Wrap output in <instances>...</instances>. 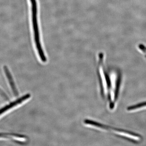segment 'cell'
Instances as JSON below:
<instances>
[{
	"label": "cell",
	"instance_id": "obj_8",
	"mask_svg": "<svg viewBox=\"0 0 146 146\" xmlns=\"http://www.w3.org/2000/svg\"><path fill=\"white\" fill-rule=\"evenodd\" d=\"M0 95H1V96H2L5 99V100H9V98L7 96V95L6 94H5V93L1 89H0Z\"/></svg>",
	"mask_w": 146,
	"mask_h": 146
},
{
	"label": "cell",
	"instance_id": "obj_3",
	"mask_svg": "<svg viewBox=\"0 0 146 146\" xmlns=\"http://www.w3.org/2000/svg\"><path fill=\"white\" fill-rule=\"evenodd\" d=\"M31 6L32 21L35 43L37 53L42 63L46 62L47 58L41 44L40 32L38 22V7L36 0H30Z\"/></svg>",
	"mask_w": 146,
	"mask_h": 146
},
{
	"label": "cell",
	"instance_id": "obj_4",
	"mask_svg": "<svg viewBox=\"0 0 146 146\" xmlns=\"http://www.w3.org/2000/svg\"><path fill=\"white\" fill-rule=\"evenodd\" d=\"M31 95L30 94H26L23 96L21 97L20 98L16 100L15 101L11 103L10 104L7 105H6L4 107L1 108V109H0V115H2L3 113H4L5 112L8 110L11 109L12 108L14 107V106L22 103V102H25V101L29 99V98H31Z\"/></svg>",
	"mask_w": 146,
	"mask_h": 146
},
{
	"label": "cell",
	"instance_id": "obj_1",
	"mask_svg": "<svg viewBox=\"0 0 146 146\" xmlns=\"http://www.w3.org/2000/svg\"><path fill=\"white\" fill-rule=\"evenodd\" d=\"M84 124L91 127L108 131L135 143H140L143 141V138L141 134L132 131L113 127L89 119L84 120Z\"/></svg>",
	"mask_w": 146,
	"mask_h": 146
},
{
	"label": "cell",
	"instance_id": "obj_2",
	"mask_svg": "<svg viewBox=\"0 0 146 146\" xmlns=\"http://www.w3.org/2000/svg\"><path fill=\"white\" fill-rule=\"evenodd\" d=\"M98 74L101 94L107 103L109 101L112 88V79L110 73L106 71L104 65V55L103 53L98 54Z\"/></svg>",
	"mask_w": 146,
	"mask_h": 146
},
{
	"label": "cell",
	"instance_id": "obj_6",
	"mask_svg": "<svg viewBox=\"0 0 146 146\" xmlns=\"http://www.w3.org/2000/svg\"><path fill=\"white\" fill-rule=\"evenodd\" d=\"M4 69L5 72L6 74V76L7 77V79L9 82V84H10L11 87V89L13 91V94L16 96H18V90L16 89V86L15 85L13 78H12V76H11V74L9 72V70L8 69L7 66H4Z\"/></svg>",
	"mask_w": 146,
	"mask_h": 146
},
{
	"label": "cell",
	"instance_id": "obj_7",
	"mask_svg": "<svg viewBox=\"0 0 146 146\" xmlns=\"http://www.w3.org/2000/svg\"><path fill=\"white\" fill-rule=\"evenodd\" d=\"M138 48L146 57V47L144 45L141 44L138 45Z\"/></svg>",
	"mask_w": 146,
	"mask_h": 146
},
{
	"label": "cell",
	"instance_id": "obj_9",
	"mask_svg": "<svg viewBox=\"0 0 146 146\" xmlns=\"http://www.w3.org/2000/svg\"><path fill=\"white\" fill-rule=\"evenodd\" d=\"M7 134H3V133H0V137H5L6 136Z\"/></svg>",
	"mask_w": 146,
	"mask_h": 146
},
{
	"label": "cell",
	"instance_id": "obj_5",
	"mask_svg": "<svg viewBox=\"0 0 146 146\" xmlns=\"http://www.w3.org/2000/svg\"><path fill=\"white\" fill-rule=\"evenodd\" d=\"M146 110V101L128 106L126 110L128 112H134Z\"/></svg>",
	"mask_w": 146,
	"mask_h": 146
}]
</instances>
